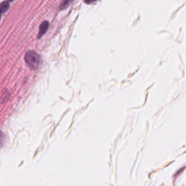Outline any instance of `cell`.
<instances>
[{"instance_id": "6da1fadb", "label": "cell", "mask_w": 186, "mask_h": 186, "mask_svg": "<svg viewBox=\"0 0 186 186\" xmlns=\"http://www.w3.org/2000/svg\"><path fill=\"white\" fill-rule=\"evenodd\" d=\"M25 60L28 66L32 70L38 68L41 63V58L36 52L28 50L25 53Z\"/></svg>"}, {"instance_id": "7a4b0ae2", "label": "cell", "mask_w": 186, "mask_h": 186, "mask_svg": "<svg viewBox=\"0 0 186 186\" xmlns=\"http://www.w3.org/2000/svg\"><path fill=\"white\" fill-rule=\"evenodd\" d=\"M50 24L49 22L47 21H44L40 25L39 28V32L38 34V38H41V37H43L44 34H45L47 30L49 28Z\"/></svg>"}, {"instance_id": "277c9868", "label": "cell", "mask_w": 186, "mask_h": 186, "mask_svg": "<svg viewBox=\"0 0 186 186\" xmlns=\"http://www.w3.org/2000/svg\"><path fill=\"white\" fill-rule=\"evenodd\" d=\"M73 0H63L60 6V10H64L66 9Z\"/></svg>"}, {"instance_id": "52a82bcc", "label": "cell", "mask_w": 186, "mask_h": 186, "mask_svg": "<svg viewBox=\"0 0 186 186\" xmlns=\"http://www.w3.org/2000/svg\"><path fill=\"white\" fill-rule=\"evenodd\" d=\"M1 18H2V13H0V21L1 20Z\"/></svg>"}, {"instance_id": "3957f363", "label": "cell", "mask_w": 186, "mask_h": 186, "mask_svg": "<svg viewBox=\"0 0 186 186\" xmlns=\"http://www.w3.org/2000/svg\"><path fill=\"white\" fill-rule=\"evenodd\" d=\"M10 8V4L8 1H5L0 4V13H4L8 11Z\"/></svg>"}, {"instance_id": "5b68a950", "label": "cell", "mask_w": 186, "mask_h": 186, "mask_svg": "<svg viewBox=\"0 0 186 186\" xmlns=\"http://www.w3.org/2000/svg\"><path fill=\"white\" fill-rule=\"evenodd\" d=\"M3 138H4V135L3 133L0 132V146L1 145L3 141Z\"/></svg>"}, {"instance_id": "ba28073f", "label": "cell", "mask_w": 186, "mask_h": 186, "mask_svg": "<svg viewBox=\"0 0 186 186\" xmlns=\"http://www.w3.org/2000/svg\"><path fill=\"white\" fill-rule=\"evenodd\" d=\"M8 1L9 2H12L14 0H8Z\"/></svg>"}, {"instance_id": "8992f818", "label": "cell", "mask_w": 186, "mask_h": 186, "mask_svg": "<svg viewBox=\"0 0 186 186\" xmlns=\"http://www.w3.org/2000/svg\"><path fill=\"white\" fill-rule=\"evenodd\" d=\"M84 1L87 4H91L95 1H96V0H84Z\"/></svg>"}]
</instances>
